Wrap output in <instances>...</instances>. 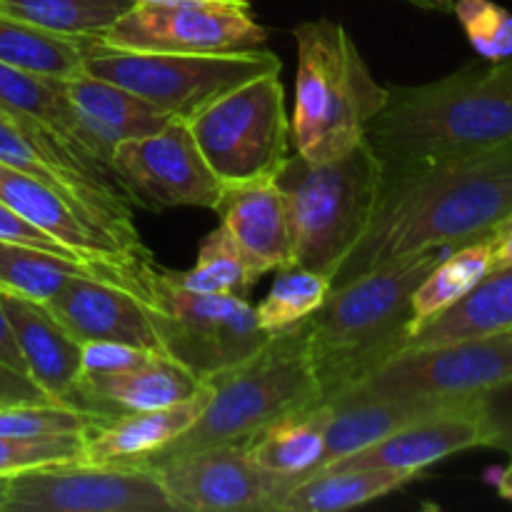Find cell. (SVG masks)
Instances as JSON below:
<instances>
[{
  "mask_svg": "<svg viewBox=\"0 0 512 512\" xmlns=\"http://www.w3.org/2000/svg\"><path fill=\"white\" fill-rule=\"evenodd\" d=\"M188 128L223 185L273 180L288 160L290 138L280 70L220 95L188 120Z\"/></svg>",
  "mask_w": 512,
  "mask_h": 512,
  "instance_id": "cell-10",
  "label": "cell"
},
{
  "mask_svg": "<svg viewBox=\"0 0 512 512\" xmlns=\"http://www.w3.org/2000/svg\"><path fill=\"white\" fill-rule=\"evenodd\" d=\"M480 425V448H493L512 458V375L473 398Z\"/></svg>",
  "mask_w": 512,
  "mask_h": 512,
  "instance_id": "cell-36",
  "label": "cell"
},
{
  "mask_svg": "<svg viewBox=\"0 0 512 512\" xmlns=\"http://www.w3.org/2000/svg\"><path fill=\"white\" fill-rule=\"evenodd\" d=\"M330 408L303 410L280 418L265 428L258 438L245 445L255 463L275 475L290 480H303L318 473L325 460V430H328Z\"/></svg>",
  "mask_w": 512,
  "mask_h": 512,
  "instance_id": "cell-26",
  "label": "cell"
},
{
  "mask_svg": "<svg viewBox=\"0 0 512 512\" xmlns=\"http://www.w3.org/2000/svg\"><path fill=\"white\" fill-rule=\"evenodd\" d=\"M0 108L45 125L78 150L88 153L83 130L63 93V80L45 78V75L0 63Z\"/></svg>",
  "mask_w": 512,
  "mask_h": 512,
  "instance_id": "cell-29",
  "label": "cell"
},
{
  "mask_svg": "<svg viewBox=\"0 0 512 512\" xmlns=\"http://www.w3.org/2000/svg\"><path fill=\"white\" fill-rule=\"evenodd\" d=\"M83 70L130 93L175 120L188 123L205 105L258 75L280 70V58L270 50H230V53H150L118 50L98 40L85 58Z\"/></svg>",
  "mask_w": 512,
  "mask_h": 512,
  "instance_id": "cell-9",
  "label": "cell"
},
{
  "mask_svg": "<svg viewBox=\"0 0 512 512\" xmlns=\"http://www.w3.org/2000/svg\"><path fill=\"white\" fill-rule=\"evenodd\" d=\"M203 380L190 373L180 363L163 353H153L135 368L123 373L105 375V378L83 380L80 388L85 395L88 413L98 415L100 420H113L125 413L138 410L170 408L175 403L193 398L203 390Z\"/></svg>",
  "mask_w": 512,
  "mask_h": 512,
  "instance_id": "cell-21",
  "label": "cell"
},
{
  "mask_svg": "<svg viewBox=\"0 0 512 512\" xmlns=\"http://www.w3.org/2000/svg\"><path fill=\"white\" fill-rule=\"evenodd\" d=\"M365 140L385 165L428 163L512 143V55L423 85L388 88Z\"/></svg>",
  "mask_w": 512,
  "mask_h": 512,
  "instance_id": "cell-2",
  "label": "cell"
},
{
  "mask_svg": "<svg viewBox=\"0 0 512 512\" xmlns=\"http://www.w3.org/2000/svg\"><path fill=\"white\" fill-rule=\"evenodd\" d=\"M63 93L83 130L85 148L108 168L115 145L158 133L175 120L123 85L95 78L85 70L63 80Z\"/></svg>",
  "mask_w": 512,
  "mask_h": 512,
  "instance_id": "cell-20",
  "label": "cell"
},
{
  "mask_svg": "<svg viewBox=\"0 0 512 512\" xmlns=\"http://www.w3.org/2000/svg\"><path fill=\"white\" fill-rule=\"evenodd\" d=\"M453 248L403 255L340 288L305 320L308 358L323 405L403 353L415 288Z\"/></svg>",
  "mask_w": 512,
  "mask_h": 512,
  "instance_id": "cell-3",
  "label": "cell"
},
{
  "mask_svg": "<svg viewBox=\"0 0 512 512\" xmlns=\"http://www.w3.org/2000/svg\"><path fill=\"white\" fill-rule=\"evenodd\" d=\"M25 403H53L30 375L0 363V408Z\"/></svg>",
  "mask_w": 512,
  "mask_h": 512,
  "instance_id": "cell-39",
  "label": "cell"
},
{
  "mask_svg": "<svg viewBox=\"0 0 512 512\" xmlns=\"http://www.w3.org/2000/svg\"><path fill=\"white\" fill-rule=\"evenodd\" d=\"M215 213L255 280L295 265L288 205L275 178L225 185Z\"/></svg>",
  "mask_w": 512,
  "mask_h": 512,
  "instance_id": "cell-19",
  "label": "cell"
},
{
  "mask_svg": "<svg viewBox=\"0 0 512 512\" xmlns=\"http://www.w3.org/2000/svg\"><path fill=\"white\" fill-rule=\"evenodd\" d=\"M0 163L63 195L138 270L150 273L158 265L140 238L128 193L103 160L78 150L45 125L0 108Z\"/></svg>",
  "mask_w": 512,
  "mask_h": 512,
  "instance_id": "cell-7",
  "label": "cell"
},
{
  "mask_svg": "<svg viewBox=\"0 0 512 512\" xmlns=\"http://www.w3.org/2000/svg\"><path fill=\"white\" fill-rule=\"evenodd\" d=\"M140 3H178V0H140ZM223 3H240V5H250V0H223Z\"/></svg>",
  "mask_w": 512,
  "mask_h": 512,
  "instance_id": "cell-44",
  "label": "cell"
},
{
  "mask_svg": "<svg viewBox=\"0 0 512 512\" xmlns=\"http://www.w3.org/2000/svg\"><path fill=\"white\" fill-rule=\"evenodd\" d=\"M175 275L185 290L235 298H248V290L255 283V275L250 273L248 263L223 228L203 238L193 270Z\"/></svg>",
  "mask_w": 512,
  "mask_h": 512,
  "instance_id": "cell-33",
  "label": "cell"
},
{
  "mask_svg": "<svg viewBox=\"0 0 512 512\" xmlns=\"http://www.w3.org/2000/svg\"><path fill=\"white\" fill-rule=\"evenodd\" d=\"M498 233L448 250L443 260L420 280V285L413 293V300H410L413 320H410L408 338L420 325L428 323L430 318L440 315L443 310H448L460 298H465L493 270V250Z\"/></svg>",
  "mask_w": 512,
  "mask_h": 512,
  "instance_id": "cell-28",
  "label": "cell"
},
{
  "mask_svg": "<svg viewBox=\"0 0 512 512\" xmlns=\"http://www.w3.org/2000/svg\"><path fill=\"white\" fill-rule=\"evenodd\" d=\"M105 420L58 403H25L0 408V435L8 438H43V435L90 433Z\"/></svg>",
  "mask_w": 512,
  "mask_h": 512,
  "instance_id": "cell-34",
  "label": "cell"
},
{
  "mask_svg": "<svg viewBox=\"0 0 512 512\" xmlns=\"http://www.w3.org/2000/svg\"><path fill=\"white\" fill-rule=\"evenodd\" d=\"M158 350H145L125 343H83L80 350V383L83 380L105 378L135 368Z\"/></svg>",
  "mask_w": 512,
  "mask_h": 512,
  "instance_id": "cell-37",
  "label": "cell"
},
{
  "mask_svg": "<svg viewBox=\"0 0 512 512\" xmlns=\"http://www.w3.org/2000/svg\"><path fill=\"white\" fill-rule=\"evenodd\" d=\"M138 0H0V15L60 35H103Z\"/></svg>",
  "mask_w": 512,
  "mask_h": 512,
  "instance_id": "cell-30",
  "label": "cell"
},
{
  "mask_svg": "<svg viewBox=\"0 0 512 512\" xmlns=\"http://www.w3.org/2000/svg\"><path fill=\"white\" fill-rule=\"evenodd\" d=\"M510 220L512 143L428 163H383L368 225L330 275V290L403 255L488 238Z\"/></svg>",
  "mask_w": 512,
  "mask_h": 512,
  "instance_id": "cell-1",
  "label": "cell"
},
{
  "mask_svg": "<svg viewBox=\"0 0 512 512\" xmlns=\"http://www.w3.org/2000/svg\"><path fill=\"white\" fill-rule=\"evenodd\" d=\"M510 375L512 330L430 345V348L403 350L345 393L463 405Z\"/></svg>",
  "mask_w": 512,
  "mask_h": 512,
  "instance_id": "cell-12",
  "label": "cell"
},
{
  "mask_svg": "<svg viewBox=\"0 0 512 512\" xmlns=\"http://www.w3.org/2000/svg\"><path fill=\"white\" fill-rule=\"evenodd\" d=\"M0 240H3V243L28 245V248L45 250V253H55V255H63V258L78 260L68 248H63L58 240H53L48 233H43L40 228H35L33 223H28L23 215H18L13 208H8L3 200H0ZM78 263H83V260H78ZM110 283H113V280H110Z\"/></svg>",
  "mask_w": 512,
  "mask_h": 512,
  "instance_id": "cell-38",
  "label": "cell"
},
{
  "mask_svg": "<svg viewBox=\"0 0 512 512\" xmlns=\"http://www.w3.org/2000/svg\"><path fill=\"white\" fill-rule=\"evenodd\" d=\"M325 405L330 408V420L328 430H325V460L320 470L333 463V460L353 455L358 450L368 448V445L378 443L385 435L395 433V430L413 423V420L438 413V410L453 408V405L360 393H343Z\"/></svg>",
  "mask_w": 512,
  "mask_h": 512,
  "instance_id": "cell-23",
  "label": "cell"
},
{
  "mask_svg": "<svg viewBox=\"0 0 512 512\" xmlns=\"http://www.w3.org/2000/svg\"><path fill=\"white\" fill-rule=\"evenodd\" d=\"M383 160L368 140L325 163L288 155L275 183L283 190L295 265L333 275L368 225Z\"/></svg>",
  "mask_w": 512,
  "mask_h": 512,
  "instance_id": "cell-6",
  "label": "cell"
},
{
  "mask_svg": "<svg viewBox=\"0 0 512 512\" xmlns=\"http://www.w3.org/2000/svg\"><path fill=\"white\" fill-rule=\"evenodd\" d=\"M213 388L208 383L193 398L170 408L125 413L98 425L85 435V463L135 465L150 458L185 433L208 405Z\"/></svg>",
  "mask_w": 512,
  "mask_h": 512,
  "instance_id": "cell-22",
  "label": "cell"
},
{
  "mask_svg": "<svg viewBox=\"0 0 512 512\" xmlns=\"http://www.w3.org/2000/svg\"><path fill=\"white\" fill-rule=\"evenodd\" d=\"M270 293L255 305V315L265 333H278L290 325L308 320L330 295V278L303 265L278 270Z\"/></svg>",
  "mask_w": 512,
  "mask_h": 512,
  "instance_id": "cell-32",
  "label": "cell"
},
{
  "mask_svg": "<svg viewBox=\"0 0 512 512\" xmlns=\"http://www.w3.org/2000/svg\"><path fill=\"white\" fill-rule=\"evenodd\" d=\"M0 512H178L158 475L120 463H48L0 475Z\"/></svg>",
  "mask_w": 512,
  "mask_h": 512,
  "instance_id": "cell-11",
  "label": "cell"
},
{
  "mask_svg": "<svg viewBox=\"0 0 512 512\" xmlns=\"http://www.w3.org/2000/svg\"><path fill=\"white\" fill-rule=\"evenodd\" d=\"M512 265V220L498 233L493 250V270L510 268Z\"/></svg>",
  "mask_w": 512,
  "mask_h": 512,
  "instance_id": "cell-41",
  "label": "cell"
},
{
  "mask_svg": "<svg viewBox=\"0 0 512 512\" xmlns=\"http://www.w3.org/2000/svg\"><path fill=\"white\" fill-rule=\"evenodd\" d=\"M403 3L415 5L420 10H428V13H440L450 15L455 8V0H403Z\"/></svg>",
  "mask_w": 512,
  "mask_h": 512,
  "instance_id": "cell-42",
  "label": "cell"
},
{
  "mask_svg": "<svg viewBox=\"0 0 512 512\" xmlns=\"http://www.w3.org/2000/svg\"><path fill=\"white\" fill-rule=\"evenodd\" d=\"M298 48L295 153L325 163L365 140L370 120L383 110L388 88L375 80L345 25L320 18L293 30Z\"/></svg>",
  "mask_w": 512,
  "mask_h": 512,
  "instance_id": "cell-5",
  "label": "cell"
},
{
  "mask_svg": "<svg viewBox=\"0 0 512 512\" xmlns=\"http://www.w3.org/2000/svg\"><path fill=\"white\" fill-rule=\"evenodd\" d=\"M0 293H3V290H0ZM0 363L20 370V373H25V360H23V355H20L18 343H15V335H13V328H10L8 315H5L3 298H0Z\"/></svg>",
  "mask_w": 512,
  "mask_h": 512,
  "instance_id": "cell-40",
  "label": "cell"
},
{
  "mask_svg": "<svg viewBox=\"0 0 512 512\" xmlns=\"http://www.w3.org/2000/svg\"><path fill=\"white\" fill-rule=\"evenodd\" d=\"M45 308L80 345L125 343L160 353L148 305L133 290L98 275H73Z\"/></svg>",
  "mask_w": 512,
  "mask_h": 512,
  "instance_id": "cell-16",
  "label": "cell"
},
{
  "mask_svg": "<svg viewBox=\"0 0 512 512\" xmlns=\"http://www.w3.org/2000/svg\"><path fill=\"white\" fill-rule=\"evenodd\" d=\"M453 15L463 25L475 53L488 63L512 55V13L493 0H455Z\"/></svg>",
  "mask_w": 512,
  "mask_h": 512,
  "instance_id": "cell-35",
  "label": "cell"
},
{
  "mask_svg": "<svg viewBox=\"0 0 512 512\" xmlns=\"http://www.w3.org/2000/svg\"><path fill=\"white\" fill-rule=\"evenodd\" d=\"M110 170L130 203L145 210H215L225 185L210 170L188 123L173 120L158 133L123 140L110 153Z\"/></svg>",
  "mask_w": 512,
  "mask_h": 512,
  "instance_id": "cell-14",
  "label": "cell"
},
{
  "mask_svg": "<svg viewBox=\"0 0 512 512\" xmlns=\"http://www.w3.org/2000/svg\"><path fill=\"white\" fill-rule=\"evenodd\" d=\"M498 493H500V498L508 500V503H512V463L508 465V470H505V473L500 475Z\"/></svg>",
  "mask_w": 512,
  "mask_h": 512,
  "instance_id": "cell-43",
  "label": "cell"
},
{
  "mask_svg": "<svg viewBox=\"0 0 512 512\" xmlns=\"http://www.w3.org/2000/svg\"><path fill=\"white\" fill-rule=\"evenodd\" d=\"M98 35H60L0 15V63L45 78H73L98 43Z\"/></svg>",
  "mask_w": 512,
  "mask_h": 512,
  "instance_id": "cell-27",
  "label": "cell"
},
{
  "mask_svg": "<svg viewBox=\"0 0 512 512\" xmlns=\"http://www.w3.org/2000/svg\"><path fill=\"white\" fill-rule=\"evenodd\" d=\"M268 30L250 15V5L223 0L135 3L100 43L150 53H230L260 48Z\"/></svg>",
  "mask_w": 512,
  "mask_h": 512,
  "instance_id": "cell-13",
  "label": "cell"
},
{
  "mask_svg": "<svg viewBox=\"0 0 512 512\" xmlns=\"http://www.w3.org/2000/svg\"><path fill=\"white\" fill-rule=\"evenodd\" d=\"M508 330H512V265L490 270L465 298L420 325L405 340L403 350L483 338V335L508 333Z\"/></svg>",
  "mask_w": 512,
  "mask_h": 512,
  "instance_id": "cell-24",
  "label": "cell"
},
{
  "mask_svg": "<svg viewBox=\"0 0 512 512\" xmlns=\"http://www.w3.org/2000/svg\"><path fill=\"white\" fill-rule=\"evenodd\" d=\"M473 403V400H470ZM453 405L425 418L403 425L385 435L378 443L353 455L333 460L323 470H395V473L418 475L438 460L455 453L480 448V425L473 415V405ZM320 473V470H318Z\"/></svg>",
  "mask_w": 512,
  "mask_h": 512,
  "instance_id": "cell-17",
  "label": "cell"
},
{
  "mask_svg": "<svg viewBox=\"0 0 512 512\" xmlns=\"http://www.w3.org/2000/svg\"><path fill=\"white\" fill-rule=\"evenodd\" d=\"M148 313L160 353L173 358L203 383L253 358L270 333L258 323L248 298L185 290L175 270L155 265L150 273Z\"/></svg>",
  "mask_w": 512,
  "mask_h": 512,
  "instance_id": "cell-8",
  "label": "cell"
},
{
  "mask_svg": "<svg viewBox=\"0 0 512 512\" xmlns=\"http://www.w3.org/2000/svg\"><path fill=\"white\" fill-rule=\"evenodd\" d=\"M208 385L213 395L200 418L163 450L135 463L138 468L155 470L178 455L215 445L245 448L285 415L320 408L323 395L310 368L305 320L270 335L253 358L215 375Z\"/></svg>",
  "mask_w": 512,
  "mask_h": 512,
  "instance_id": "cell-4",
  "label": "cell"
},
{
  "mask_svg": "<svg viewBox=\"0 0 512 512\" xmlns=\"http://www.w3.org/2000/svg\"><path fill=\"white\" fill-rule=\"evenodd\" d=\"M150 473L158 475L178 512H270L275 500L298 483L265 470L240 445L178 455Z\"/></svg>",
  "mask_w": 512,
  "mask_h": 512,
  "instance_id": "cell-15",
  "label": "cell"
},
{
  "mask_svg": "<svg viewBox=\"0 0 512 512\" xmlns=\"http://www.w3.org/2000/svg\"><path fill=\"white\" fill-rule=\"evenodd\" d=\"M73 275H103L78 260L45 253L28 245L0 240V290L23 295L35 303H50ZM108 280V278H105Z\"/></svg>",
  "mask_w": 512,
  "mask_h": 512,
  "instance_id": "cell-31",
  "label": "cell"
},
{
  "mask_svg": "<svg viewBox=\"0 0 512 512\" xmlns=\"http://www.w3.org/2000/svg\"><path fill=\"white\" fill-rule=\"evenodd\" d=\"M0 298H3L5 315L13 328L15 343L25 360V373L40 385V390L53 403L88 413L83 388H80V350L83 345L53 318V313L43 303H35L23 295L5 293V290L0 293Z\"/></svg>",
  "mask_w": 512,
  "mask_h": 512,
  "instance_id": "cell-18",
  "label": "cell"
},
{
  "mask_svg": "<svg viewBox=\"0 0 512 512\" xmlns=\"http://www.w3.org/2000/svg\"><path fill=\"white\" fill-rule=\"evenodd\" d=\"M410 480L413 475L395 470H320L285 490L270 512H340L360 508L405 488Z\"/></svg>",
  "mask_w": 512,
  "mask_h": 512,
  "instance_id": "cell-25",
  "label": "cell"
}]
</instances>
